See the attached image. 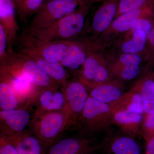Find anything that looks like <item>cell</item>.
Listing matches in <instances>:
<instances>
[{"mask_svg":"<svg viewBox=\"0 0 154 154\" xmlns=\"http://www.w3.org/2000/svg\"><path fill=\"white\" fill-rule=\"evenodd\" d=\"M92 5L79 6L75 11L44 28L28 29L25 33L44 42L67 41L79 38L84 33Z\"/></svg>","mask_w":154,"mask_h":154,"instance_id":"1","label":"cell"},{"mask_svg":"<svg viewBox=\"0 0 154 154\" xmlns=\"http://www.w3.org/2000/svg\"><path fill=\"white\" fill-rule=\"evenodd\" d=\"M69 119L64 109L47 112L31 118L30 130L49 147L57 141L64 131L68 129Z\"/></svg>","mask_w":154,"mask_h":154,"instance_id":"2","label":"cell"},{"mask_svg":"<svg viewBox=\"0 0 154 154\" xmlns=\"http://www.w3.org/2000/svg\"><path fill=\"white\" fill-rule=\"evenodd\" d=\"M88 91L96 86L115 79L108 59L101 51L91 49L85 63L75 73Z\"/></svg>","mask_w":154,"mask_h":154,"instance_id":"3","label":"cell"},{"mask_svg":"<svg viewBox=\"0 0 154 154\" xmlns=\"http://www.w3.org/2000/svg\"><path fill=\"white\" fill-rule=\"evenodd\" d=\"M154 13L152 7L135 10L116 17L110 26L95 41L88 42L92 49L102 51L128 32L138 19Z\"/></svg>","mask_w":154,"mask_h":154,"instance_id":"4","label":"cell"},{"mask_svg":"<svg viewBox=\"0 0 154 154\" xmlns=\"http://www.w3.org/2000/svg\"><path fill=\"white\" fill-rule=\"evenodd\" d=\"M113 114L110 104L89 96L79 120V127L87 135L98 132L112 124Z\"/></svg>","mask_w":154,"mask_h":154,"instance_id":"5","label":"cell"},{"mask_svg":"<svg viewBox=\"0 0 154 154\" xmlns=\"http://www.w3.org/2000/svg\"><path fill=\"white\" fill-rule=\"evenodd\" d=\"M72 40L44 42L25 33L20 38L22 48L19 51L29 57L60 63Z\"/></svg>","mask_w":154,"mask_h":154,"instance_id":"6","label":"cell"},{"mask_svg":"<svg viewBox=\"0 0 154 154\" xmlns=\"http://www.w3.org/2000/svg\"><path fill=\"white\" fill-rule=\"evenodd\" d=\"M0 64L5 65L18 71L40 89L59 85L39 66L35 61L19 51L15 52L13 51L8 53L5 61Z\"/></svg>","mask_w":154,"mask_h":154,"instance_id":"7","label":"cell"},{"mask_svg":"<svg viewBox=\"0 0 154 154\" xmlns=\"http://www.w3.org/2000/svg\"><path fill=\"white\" fill-rule=\"evenodd\" d=\"M78 0L46 1L35 15L28 29L47 27L75 11Z\"/></svg>","mask_w":154,"mask_h":154,"instance_id":"8","label":"cell"},{"mask_svg":"<svg viewBox=\"0 0 154 154\" xmlns=\"http://www.w3.org/2000/svg\"><path fill=\"white\" fill-rule=\"evenodd\" d=\"M66 102L63 109L69 116L68 129L79 127V118L89 96L85 86L76 79L69 80L63 86Z\"/></svg>","mask_w":154,"mask_h":154,"instance_id":"9","label":"cell"},{"mask_svg":"<svg viewBox=\"0 0 154 154\" xmlns=\"http://www.w3.org/2000/svg\"><path fill=\"white\" fill-rule=\"evenodd\" d=\"M120 0H104L96 10L88 27L81 37L88 42L97 39L115 18Z\"/></svg>","mask_w":154,"mask_h":154,"instance_id":"10","label":"cell"},{"mask_svg":"<svg viewBox=\"0 0 154 154\" xmlns=\"http://www.w3.org/2000/svg\"><path fill=\"white\" fill-rule=\"evenodd\" d=\"M0 72L9 81L19 100L20 107H31L40 88L33 84L27 77L15 69L0 64Z\"/></svg>","mask_w":154,"mask_h":154,"instance_id":"11","label":"cell"},{"mask_svg":"<svg viewBox=\"0 0 154 154\" xmlns=\"http://www.w3.org/2000/svg\"><path fill=\"white\" fill-rule=\"evenodd\" d=\"M66 102L65 94L62 86L57 85L42 88L38 91L32 104V106L36 105V108L32 118L47 112L62 110Z\"/></svg>","mask_w":154,"mask_h":154,"instance_id":"12","label":"cell"},{"mask_svg":"<svg viewBox=\"0 0 154 154\" xmlns=\"http://www.w3.org/2000/svg\"><path fill=\"white\" fill-rule=\"evenodd\" d=\"M31 118L28 108L19 107L0 111L1 134L10 137L25 130Z\"/></svg>","mask_w":154,"mask_h":154,"instance_id":"13","label":"cell"},{"mask_svg":"<svg viewBox=\"0 0 154 154\" xmlns=\"http://www.w3.org/2000/svg\"><path fill=\"white\" fill-rule=\"evenodd\" d=\"M99 148L90 139L73 137L57 141L50 146L45 154H80L94 152Z\"/></svg>","mask_w":154,"mask_h":154,"instance_id":"14","label":"cell"},{"mask_svg":"<svg viewBox=\"0 0 154 154\" xmlns=\"http://www.w3.org/2000/svg\"><path fill=\"white\" fill-rule=\"evenodd\" d=\"M147 40L146 33L143 30H139L127 37H120L102 51L114 53L142 54L146 56L149 59Z\"/></svg>","mask_w":154,"mask_h":154,"instance_id":"15","label":"cell"},{"mask_svg":"<svg viewBox=\"0 0 154 154\" xmlns=\"http://www.w3.org/2000/svg\"><path fill=\"white\" fill-rule=\"evenodd\" d=\"M17 9L13 0H0V24L5 28L8 42V53L13 51L19 28L16 19Z\"/></svg>","mask_w":154,"mask_h":154,"instance_id":"16","label":"cell"},{"mask_svg":"<svg viewBox=\"0 0 154 154\" xmlns=\"http://www.w3.org/2000/svg\"><path fill=\"white\" fill-rule=\"evenodd\" d=\"M91 49L88 43L82 38L73 39L60 63L66 69L76 73L85 63Z\"/></svg>","mask_w":154,"mask_h":154,"instance_id":"17","label":"cell"},{"mask_svg":"<svg viewBox=\"0 0 154 154\" xmlns=\"http://www.w3.org/2000/svg\"><path fill=\"white\" fill-rule=\"evenodd\" d=\"M19 154H45L49 147L30 130L8 137Z\"/></svg>","mask_w":154,"mask_h":154,"instance_id":"18","label":"cell"},{"mask_svg":"<svg viewBox=\"0 0 154 154\" xmlns=\"http://www.w3.org/2000/svg\"><path fill=\"white\" fill-rule=\"evenodd\" d=\"M143 113L121 110L113 113L112 124L118 127L123 134L134 138L140 134Z\"/></svg>","mask_w":154,"mask_h":154,"instance_id":"19","label":"cell"},{"mask_svg":"<svg viewBox=\"0 0 154 154\" xmlns=\"http://www.w3.org/2000/svg\"><path fill=\"white\" fill-rule=\"evenodd\" d=\"M124 83L117 79L96 86L89 91V96L107 104H112L124 94Z\"/></svg>","mask_w":154,"mask_h":154,"instance_id":"20","label":"cell"},{"mask_svg":"<svg viewBox=\"0 0 154 154\" xmlns=\"http://www.w3.org/2000/svg\"><path fill=\"white\" fill-rule=\"evenodd\" d=\"M140 95L144 106V114L154 113V77L149 72L142 77L132 88Z\"/></svg>","mask_w":154,"mask_h":154,"instance_id":"21","label":"cell"},{"mask_svg":"<svg viewBox=\"0 0 154 154\" xmlns=\"http://www.w3.org/2000/svg\"><path fill=\"white\" fill-rule=\"evenodd\" d=\"M113 113L121 110L144 114L142 99L139 93L131 88L118 100L112 103Z\"/></svg>","mask_w":154,"mask_h":154,"instance_id":"22","label":"cell"},{"mask_svg":"<svg viewBox=\"0 0 154 154\" xmlns=\"http://www.w3.org/2000/svg\"><path fill=\"white\" fill-rule=\"evenodd\" d=\"M108 59L111 70L128 65H142L144 62L148 63V58L142 54L114 53L102 51Z\"/></svg>","mask_w":154,"mask_h":154,"instance_id":"23","label":"cell"},{"mask_svg":"<svg viewBox=\"0 0 154 154\" xmlns=\"http://www.w3.org/2000/svg\"><path fill=\"white\" fill-rule=\"evenodd\" d=\"M29 57L35 61L39 66L59 85L63 86L68 81L70 75L60 63L51 62L36 57Z\"/></svg>","mask_w":154,"mask_h":154,"instance_id":"24","label":"cell"},{"mask_svg":"<svg viewBox=\"0 0 154 154\" xmlns=\"http://www.w3.org/2000/svg\"><path fill=\"white\" fill-rule=\"evenodd\" d=\"M107 149L109 154H142L134 138L124 134L111 139Z\"/></svg>","mask_w":154,"mask_h":154,"instance_id":"25","label":"cell"},{"mask_svg":"<svg viewBox=\"0 0 154 154\" xmlns=\"http://www.w3.org/2000/svg\"><path fill=\"white\" fill-rule=\"evenodd\" d=\"M19 100L5 75L0 72V107L1 110L19 108Z\"/></svg>","mask_w":154,"mask_h":154,"instance_id":"26","label":"cell"},{"mask_svg":"<svg viewBox=\"0 0 154 154\" xmlns=\"http://www.w3.org/2000/svg\"><path fill=\"white\" fill-rule=\"evenodd\" d=\"M45 2V0H24L16 9L21 21L27 22L29 18L36 14Z\"/></svg>","mask_w":154,"mask_h":154,"instance_id":"27","label":"cell"},{"mask_svg":"<svg viewBox=\"0 0 154 154\" xmlns=\"http://www.w3.org/2000/svg\"><path fill=\"white\" fill-rule=\"evenodd\" d=\"M142 65H128L112 70L114 79L124 83L137 78L142 71Z\"/></svg>","mask_w":154,"mask_h":154,"instance_id":"28","label":"cell"},{"mask_svg":"<svg viewBox=\"0 0 154 154\" xmlns=\"http://www.w3.org/2000/svg\"><path fill=\"white\" fill-rule=\"evenodd\" d=\"M153 0H120L116 17L135 10L152 7Z\"/></svg>","mask_w":154,"mask_h":154,"instance_id":"29","label":"cell"},{"mask_svg":"<svg viewBox=\"0 0 154 154\" xmlns=\"http://www.w3.org/2000/svg\"><path fill=\"white\" fill-rule=\"evenodd\" d=\"M154 26V13H153L138 19L131 29L121 37L130 36L133 33L139 30H143L148 35Z\"/></svg>","mask_w":154,"mask_h":154,"instance_id":"30","label":"cell"},{"mask_svg":"<svg viewBox=\"0 0 154 154\" xmlns=\"http://www.w3.org/2000/svg\"><path fill=\"white\" fill-rule=\"evenodd\" d=\"M140 134L145 140L154 136V113L144 114Z\"/></svg>","mask_w":154,"mask_h":154,"instance_id":"31","label":"cell"},{"mask_svg":"<svg viewBox=\"0 0 154 154\" xmlns=\"http://www.w3.org/2000/svg\"><path fill=\"white\" fill-rule=\"evenodd\" d=\"M8 42L5 28L0 24V64L4 63L8 54Z\"/></svg>","mask_w":154,"mask_h":154,"instance_id":"32","label":"cell"},{"mask_svg":"<svg viewBox=\"0 0 154 154\" xmlns=\"http://www.w3.org/2000/svg\"><path fill=\"white\" fill-rule=\"evenodd\" d=\"M0 154H19L8 137L0 134Z\"/></svg>","mask_w":154,"mask_h":154,"instance_id":"33","label":"cell"},{"mask_svg":"<svg viewBox=\"0 0 154 154\" xmlns=\"http://www.w3.org/2000/svg\"><path fill=\"white\" fill-rule=\"evenodd\" d=\"M147 48L149 55V68L154 66V26L147 35Z\"/></svg>","mask_w":154,"mask_h":154,"instance_id":"34","label":"cell"},{"mask_svg":"<svg viewBox=\"0 0 154 154\" xmlns=\"http://www.w3.org/2000/svg\"><path fill=\"white\" fill-rule=\"evenodd\" d=\"M145 141L146 149L143 154H154V136Z\"/></svg>","mask_w":154,"mask_h":154,"instance_id":"35","label":"cell"},{"mask_svg":"<svg viewBox=\"0 0 154 154\" xmlns=\"http://www.w3.org/2000/svg\"><path fill=\"white\" fill-rule=\"evenodd\" d=\"M104 0H78L79 6L87 5H93L94 3L98 2H102Z\"/></svg>","mask_w":154,"mask_h":154,"instance_id":"36","label":"cell"},{"mask_svg":"<svg viewBox=\"0 0 154 154\" xmlns=\"http://www.w3.org/2000/svg\"><path fill=\"white\" fill-rule=\"evenodd\" d=\"M14 3H15V6H16V9L18 8L20 4H21L24 1V0H13Z\"/></svg>","mask_w":154,"mask_h":154,"instance_id":"37","label":"cell"},{"mask_svg":"<svg viewBox=\"0 0 154 154\" xmlns=\"http://www.w3.org/2000/svg\"><path fill=\"white\" fill-rule=\"evenodd\" d=\"M94 152H87L83 153L80 154H95L94 153Z\"/></svg>","mask_w":154,"mask_h":154,"instance_id":"38","label":"cell"},{"mask_svg":"<svg viewBox=\"0 0 154 154\" xmlns=\"http://www.w3.org/2000/svg\"><path fill=\"white\" fill-rule=\"evenodd\" d=\"M152 6L153 9V11H154V0H153L152 5Z\"/></svg>","mask_w":154,"mask_h":154,"instance_id":"39","label":"cell"},{"mask_svg":"<svg viewBox=\"0 0 154 154\" xmlns=\"http://www.w3.org/2000/svg\"><path fill=\"white\" fill-rule=\"evenodd\" d=\"M46 1H51V0H46Z\"/></svg>","mask_w":154,"mask_h":154,"instance_id":"40","label":"cell"},{"mask_svg":"<svg viewBox=\"0 0 154 154\" xmlns=\"http://www.w3.org/2000/svg\"><path fill=\"white\" fill-rule=\"evenodd\" d=\"M153 76L154 77V74H153Z\"/></svg>","mask_w":154,"mask_h":154,"instance_id":"41","label":"cell"}]
</instances>
